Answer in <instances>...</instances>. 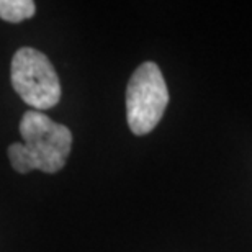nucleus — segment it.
I'll list each match as a JSON object with an SVG mask.
<instances>
[{"instance_id": "1", "label": "nucleus", "mask_w": 252, "mask_h": 252, "mask_svg": "<svg viewBox=\"0 0 252 252\" xmlns=\"http://www.w3.org/2000/svg\"><path fill=\"white\" fill-rule=\"evenodd\" d=\"M20 134L23 143L8 146V159L20 174L38 169L54 174L61 170L69 158L72 146V133L67 126L53 122L46 113L30 110L20 122Z\"/></svg>"}, {"instance_id": "3", "label": "nucleus", "mask_w": 252, "mask_h": 252, "mask_svg": "<svg viewBox=\"0 0 252 252\" xmlns=\"http://www.w3.org/2000/svg\"><path fill=\"white\" fill-rule=\"evenodd\" d=\"M12 85L25 103L36 112L56 107L61 82L46 54L34 48H20L12 59Z\"/></svg>"}, {"instance_id": "4", "label": "nucleus", "mask_w": 252, "mask_h": 252, "mask_svg": "<svg viewBox=\"0 0 252 252\" xmlns=\"http://www.w3.org/2000/svg\"><path fill=\"white\" fill-rule=\"evenodd\" d=\"M36 5L32 0H0V18L10 23H20L32 18Z\"/></svg>"}, {"instance_id": "2", "label": "nucleus", "mask_w": 252, "mask_h": 252, "mask_svg": "<svg viewBox=\"0 0 252 252\" xmlns=\"http://www.w3.org/2000/svg\"><path fill=\"white\" fill-rule=\"evenodd\" d=\"M169 103V90L156 63H143L131 75L126 87V120L136 136L151 133Z\"/></svg>"}]
</instances>
